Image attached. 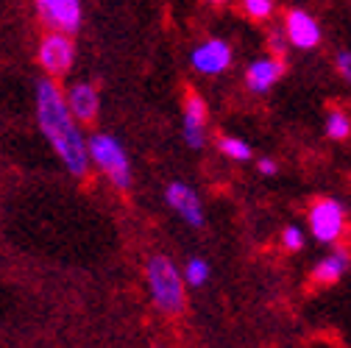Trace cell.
<instances>
[{
	"label": "cell",
	"instance_id": "1",
	"mask_svg": "<svg viewBox=\"0 0 351 348\" xmlns=\"http://www.w3.org/2000/svg\"><path fill=\"white\" fill-rule=\"evenodd\" d=\"M36 120L45 140L53 145L59 153L62 164L67 167L70 176L84 179L90 170V148H86V137L81 134L78 120L70 112L67 95L51 78H42L36 84Z\"/></svg>",
	"mask_w": 351,
	"mask_h": 348
},
{
	"label": "cell",
	"instance_id": "2",
	"mask_svg": "<svg viewBox=\"0 0 351 348\" xmlns=\"http://www.w3.org/2000/svg\"><path fill=\"white\" fill-rule=\"evenodd\" d=\"M145 279H148V290L154 298V307L170 318L182 315L187 307V293H184V271L176 268V262L165 253H156L148 259L145 265Z\"/></svg>",
	"mask_w": 351,
	"mask_h": 348
},
{
	"label": "cell",
	"instance_id": "3",
	"mask_svg": "<svg viewBox=\"0 0 351 348\" xmlns=\"http://www.w3.org/2000/svg\"><path fill=\"white\" fill-rule=\"evenodd\" d=\"M86 148H90V162L114 187H120V190L131 187V162H128V153L120 145V140H114L109 134H93L86 140Z\"/></svg>",
	"mask_w": 351,
	"mask_h": 348
},
{
	"label": "cell",
	"instance_id": "4",
	"mask_svg": "<svg viewBox=\"0 0 351 348\" xmlns=\"http://www.w3.org/2000/svg\"><path fill=\"white\" fill-rule=\"evenodd\" d=\"M306 226H310V234L324 243L332 245L346 234V209L340 201L335 198H321L310 206V214H306Z\"/></svg>",
	"mask_w": 351,
	"mask_h": 348
},
{
	"label": "cell",
	"instance_id": "5",
	"mask_svg": "<svg viewBox=\"0 0 351 348\" xmlns=\"http://www.w3.org/2000/svg\"><path fill=\"white\" fill-rule=\"evenodd\" d=\"M39 64L48 75H67L75 64V45L70 34L48 31L39 42Z\"/></svg>",
	"mask_w": 351,
	"mask_h": 348
},
{
	"label": "cell",
	"instance_id": "6",
	"mask_svg": "<svg viewBox=\"0 0 351 348\" xmlns=\"http://www.w3.org/2000/svg\"><path fill=\"white\" fill-rule=\"evenodd\" d=\"M36 14L51 31L75 34L81 28V0H36Z\"/></svg>",
	"mask_w": 351,
	"mask_h": 348
},
{
	"label": "cell",
	"instance_id": "7",
	"mask_svg": "<svg viewBox=\"0 0 351 348\" xmlns=\"http://www.w3.org/2000/svg\"><path fill=\"white\" fill-rule=\"evenodd\" d=\"M206 117H209L206 101L195 90H187L182 106V137L193 151H201L206 142Z\"/></svg>",
	"mask_w": 351,
	"mask_h": 348
},
{
	"label": "cell",
	"instance_id": "8",
	"mask_svg": "<svg viewBox=\"0 0 351 348\" xmlns=\"http://www.w3.org/2000/svg\"><path fill=\"white\" fill-rule=\"evenodd\" d=\"M285 39H287V45L298 51H313L321 45V25L310 12L290 9L285 14Z\"/></svg>",
	"mask_w": 351,
	"mask_h": 348
},
{
	"label": "cell",
	"instance_id": "9",
	"mask_svg": "<svg viewBox=\"0 0 351 348\" xmlns=\"http://www.w3.org/2000/svg\"><path fill=\"white\" fill-rule=\"evenodd\" d=\"M165 201H167V206L182 217V221L187 223V226H193V229H204V206H201V198H198V192L190 187V184H184V182H170L167 184V190H165Z\"/></svg>",
	"mask_w": 351,
	"mask_h": 348
},
{
	"label": "cell",
	"instance_id": "10",
	"mask_svg": "<svg viewBox=\"0 0 351 348\" xmlns=\"http://www.w3.org/2000/svg\"><path fill=\"white\" fill-rule=\"evenodd\" d=\"M190 64L198 73H204V75H221L232 64L229 42H223V39H206V42H201V45H195L193 53H190Z\"/></svg>",
	"mask_w": 351,
	"mask_h": 348
},
{
	"label": "cell",
	"instance_id": "11",
	"mask_svg": "<svg viewBox=\"0 0 351 348\" xmlns=\"http://www.w3.org/2000/svg\"><path fill=\"white\" fill-rule=\"evenodd\" d=\"M287 64L279 59V56H265V59H256L248 64L245 70V86L254 92V95H265L271 86L279 84V78L285 75Z\"/></svg>",
	"mask_w": 351,
	"mask_h": 348
},
{
	"label": "cell",
	"instance_id": "12",
	"mask_svg": "<svg viewBox=\"0 0 351 348\" xmlns=\"http://www.w3.org/2000/svg\"><path fill=\"white\" fill-rule=\"evenodd\" d=\"M67 95V103H70V112L78 123H93L98 117V109H101V101H98V92L93 84L86 81H78L73 84L70 90L64 92Z\"/></svg>",
	"mask_w": 351,
	"mask_h": 348
},
{
	"label": "cell",
	"instance_id": "13",
	"mask_svg": "<svg viewBox=\"0 0 351 348\" xmlns=\"http://www.w3.org/2000/svg\"><path fill=\"white\" fill-rule=\"evenodd\" d=\"M351 268V253L346 248H337L332 253H326L324 259L313 265V282L321 284V287H329V284H337Z\"/></svg>",
	"mask_w": 351,
	"mask_h": 348
},
{
	"label": "cell",
	"instance_id": "14",
	"mask_svg": "<svg viewBox=\"0 0 351 348\" xmlns=\"http://www.w3.org/2000/svg\"><path fill=\"white\" fill-rule=\"evenodd\" d=\"M326 137L335 142H343L351 137V114L346 109H329L326 112Z\"/></svg>",
	"mask_w": 351,
	"mask_h": 348
},
{
	"label": "cell",
	"instance_id": "15",
	"mask_svg": "<svg viewBox=\"0 0 351 348\" xmlns=\"http://www.w3.org/2000/svg\"><path fill=\"white\" fill-rule=\"evenodd\" d=\"M217 148H221V153H226L234 162H248L254 156L251 145L245 140H240V137H221V140H217Z\"/></svg>",
	"mask_w": 351,
	"mask_h": 348
},
{
	"label": "cell",
	"instance_id": "16",
	"mask_svg": "<svg viewBox=\"0 0 351 348\" xmlns=\"http://www.w3.org/2000/svg\"><path fill=\"white\" fill-rule=\"evenodd\" d=\"M184 279H187V284H193V287L206 284V282H209V262H206V259H201V256L187 259V265H184Z\"/></svg>",
	"mask_w": 351,
	"mask_h": 348
},
{
	"label": "cell",
	"instance_id": "17",
	"mask_svg": "<svg viewBox=\"0 0 351 348\" xmlns=\"http://www.w3.org/2000/svg\"><path fill=\"white\" fill-rule=\"evenodd\" d=\"M304 243H306V237H304V229H298L295 223L282 229V248H285V251H290V253H295V251H304Z\"/></svg>",
	"mask_w": 351,
	"mask_h": 348
},
{
	"label": "cell",
	"instance_id": "18",
	"mask_svg": "<svg viewBox=\"0 0 351 348\" xmlns=\"http://www.w3.org/2000/svg\"><path fill=\"white\" fill-rule=\"evenodd\" d=\"M243 12L251 20H268L274 14V0H243Z\"/></svg>",
	"mask_w": 351,
	"mask_h": 348
},
{
	"label": "cell",
	"instance_id": "19",
	"mask_svg": "<svg viewBox=\"0 0 351 348\" xmlns=\"http://www.w3.org/2000/svg\"><path fill=\"white\" fill-rule=\"evenodd\" d=\"M335 67H337V73L343 75V81L351 84V51H340V53L335 56Z\"/></svg>",
	"mask_w": 351,
	"mask_h": 348
},
{
	"label": "cell",
	"instance_id": "20",
	"mask_svg": "<svg viewBox=\"0 0 351 348\" xmlns=\"http://www.w3.org/2000/svg\"><path fill=\"white\" fill-rule=\"evenodd\" d=\"M256 167H259L262 176H274V173H276V162H274V159H268V156H265V159H259V164H256Z\"/></svg>",
	"mask_w": 351,
	"mask_h": 348
},
{
	"label": "cell",
	"instance_id": "21",
	"mask_svg": "<svg viewBox=\"0 0 351 348\" xmlns=\"http://www.w3.org/2000/svg\"><path fill=\"white\" fill-rule=\"evenodd\" d=\"M206 3H212V6H223L226 0H206Z\"/></svg>",
	"mask_w": 351,
	"mask_h": 348
}]
</instances>
